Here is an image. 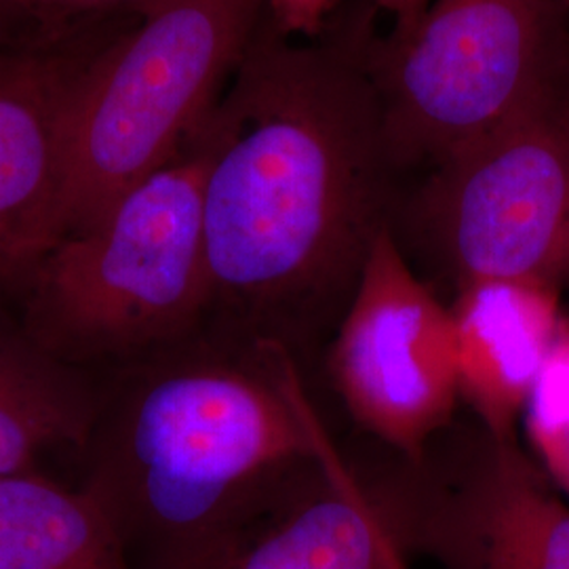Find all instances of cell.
<instances>
[{
    "instance_id": "obj_4",
    "label": "cell",
    "mask_w": 569,
    "mask_h": 569,
    "mask_svg": "<svg viewBox=\"0 0 569 569\" xmlns=\"http://www.w3.org/2000/svg\"><path fill=\"white\" fill-rule=\"evenodd\" d=\"M262 18V0H159L103 47L66 121L63 237L96 224L178 157L220 102Z\"/></svg>"
},
{
    "instance_id": "obj_19",
    "label": "cell",
    "mask_w": 569,
    "mask_h": 569,
    "mask_svg": "<svg viewBox=\"0 0 569 569\" xmlns=\"http://www.w3.org/2000/svg\"><path fill=\"white\" fill-rule=\"evenodd\" d=\"M397 569H409L406 557L399 552V559H397Z\"/></svg>"
},
{
    "instance_id": "obj_11",
    "label": "cell",
    "mask_w": 569,
    "mask_h": 569,
    "mask_svg": "<svg viewBox=\"0 0 569 569\" xmlns=\"http://www.w3.org/2000/svg\"><path fill=\"white\" fill-rule=\"evenodd\" d=\"M462 409L519 432L533 387L566 326L563 293L542 284H470L448 300Z\"/></svg>"
},
{
    "instance_id": "obj_12",
    "label": "cell",
    "mask_w": 569,
    "mask_h": 569,
    "mask_svg": "<svg viewBox=\"0 0 569 569\" xmlns=\"http://www.w3.org/2000/svg\"><path fill=\"white\" fill-rule=\"evenodd\" d=\"M102 397L96 371L56 357L0 308V477L44 472L60 449L82 453Z\"/></svg>"
},
{
    "instance_id": "obj_3",
    "label": "cell",
    "mask_w": 569,
    "mask_h": 569,
    "mask_svg": "<svg viewBox=\"0 0 569 569\" xmlns=\"http://www.w3.org/2000/svg\"><path fill=\"white\" fill-rule=\"evenodd\" d=\"M207 163L203 122L96 224L63 237L18 302L28 336L72 366L110 373L203 326Z\"/></svg>"
},
{
    "instance_id": "obj_6",
    "label": "cell",
    "mask_w": 569,
    "mask_h": 569,
    "mask_svg": "<svg viewBox=\"0 0 569 569\" xmlns=\"http://www.w3.org/2000/svg\"><path fill=\"white\" fill-rule=\"evenodd\" d=\"M392 232L448 300L491 281L568 293L569 87L401 188Z\"/></svg>"
},
{
    "instance_id": "obj_7",
    "label": "cell",
    "mask_w": 569,
    "mask_h": 569,
    "mask_svg": "<svg viewBox=\"0 0 569 569\" xmlns=\"http://www.w3.org/2000/svg\"><path fill=\"white\" fill-rule=\"evenodd\" d=\"M355 467L403 557L439 569H569V498L519 441L462 413L416 456Z\"/></svg>"
},
{
    "instance_id": "obj_9",
    "label": "cell",
    "mask_w": 569,
    "mask_h": 569,
    "mask_svg": "<svg viewBox=\"0 0 569 569\" xmlns=\"http://www.w3.org/2000/svg\"><path fill=\"white\" fill-rule=\"evenodd\" d=\"M131 20L0 44V308L18 305L63 239L61 157L82 74Z\"/></svg>"
},
{
    "instance_id": "obj_1",
    "label": "cell",
    "mask_w": 569,
    "mask_h": 569,
    "mask_svg": "<svg viewBox=\"0 0 569 569\" xmlns=\"http://www.w3.org/2000/svg\"><path fill=\"white\" fill-rule=\"evenodd\" d=\"M326 32V30H323ZM262 18L204 121L207 319L321 363L401 194L367 39Z\"/></svg>"
},
{
    "instance_id": "obj_8",
    "label": "cell",
    "mask_w": 569,
    "mask_h": 569,
    "mask_svg": "<svg viewBox=\"0 0 569 569\" xmlns=\"http://www.w3.org/2000/svg\"><path fill=\"white\" fill-rule=\"evenodd\" d=\"M321 366L352 425L390 453L416 456L462 413L448 300L392 226L371 247Z\"/></svg>"
},
{
    "instance_id": "obj_13",
    "label": "cell",
    "mask_w": 569,
    "mask_h": 569,
    "mask_svg": "<svg viewBox=\"0 0 569 569\" xmlns=\"http://www.w3.org/2000/svg\"><path fill=\"white\" fill-rule=\"evenodd\" d=\"M0 569H133L84 489L47 472L0 477Z\"/></svg>"
},
{
    "instance_id": "obj_14",
    "label": "cell",
    "mask_w": 569,
    "mask_h": 569,
    "mask_svg": "<svg viewBox=\"0 0 569 569\" xmlns=\"http://www.w3.org/2000/svg\"><path fill=\"white\" fill-rule=\"evenodd\" d=\"M529 453L569 498V317L521 418Z\"/></svg>"
},
{
    "instance_id": "obj_15",
    "label": "cell",
    "mask_w": 569,
    "mask_h": 569,
    "mask_svg": "<svg viewBox=\"0 0 569 569\" xmlns=\"http://www.w3.org/2000/svg\"><path fill=\"white\" fill-rule=\"evenodd\" d=\"M41 28L70 30L108 21L133 20L159 0H18Z\"/></svg>"
},
{
    "instance_id": "obj_16",
    "label": "cell",
    "mask_w": 569,
    "mask_h": 569,
    "mask_svg": "<svg viewBox=\"0 0 569 569\" xmlns=\"http://www.w3.org/2000/svg\"><path fill=\"white\" fill-rule=\"evenodd\" d=\"M264 18L284 37L315 39L327 28L338 0H262Z\"/></svg>"
},
{
    "instance_id": "obj_17",
    "label": "cell",
    "mask_w": 569,
    "mask_h": 569,
    "mask_svg": "<svg viewBox=\"0 0 569 569\" xmlns=\"http://www.w3.org/2000/svg\"><path fill=\"white\" fill-rule=\"evenodd\" d=\"M39 30H47V28H41L30 20L18 0H0V44Z\"/></svg>"
},
{
    "instance_id": "obj_10",
    "label": "cell",
    "mask_w": 569,
    "mask_h": 569,
    "mask_svg": "<svg viewBox=\"0 0 569 569\" xmlns=\"http://www.w3.org/2000/svg\"><path fill=\"white\" fill-rule=\"evenodd\" d=\"M355 460L333 439L258 509L171 569H397Z\"/></svg>"
},
{
    "instance_id": "obj_5",
    "label": "cell",
    "mask_w": 569,
    "mask_h": 569,
    "mask_svg": "<svg viewBox=\"0 0 569 569\" xmlns=\"http://www.w3.org/2000/svg\"><path fill=\"white\" fill-rule=\"evenodd\" d=\"M390 157L430 169L569 87V0H428L367 39Z\"/></svg>"
},
{
    "instance_id": "obj_18",
    "label": "cell",
    "mask_w": 569,
    "mask_h": 569,
    "mask_svg": "<svg viewBox=\"0 0 569 569\" xmlns=\"http://www.w3.org/2000/svg\"><path fill=\"white\" fill-rule=\"evenodd\" d=\"M428 0H373V4L392 20V28L413 20Z\"/></svg>"
},
{
    "instance_id": "obj_2",
    "label": "cell",
    "mask_w": 569,
    "mask_h": 569,
    "mask_svg": "<svg viewBox=\"0 0 569 569\" xmlns=\"http://www.w3.org/2000/svg\"><path fill=\"white\" fill-rule=\"evenodd\" d=\"M333 441L279 345L207 319L110 371L81 488L133 569H171L241 523Z\"/></svg>"
}]
</instances>
